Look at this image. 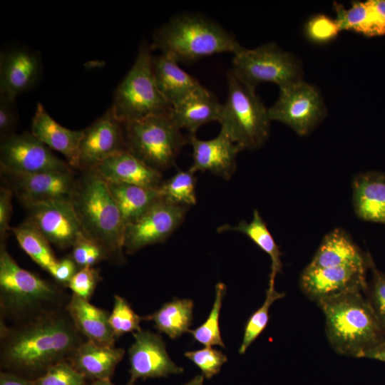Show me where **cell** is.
<instances>
[{
    "mask_svg": "<svg viewBox=\"0 0 385 385\" xmlns=\"http://www.w3.org/2000/svg\"><path fill=\"white\" fill-rule=\"evenodd\" d=\"M335 21L341 31H351L366 36L384 35L385 32L369 1H353L349 9L334 4Z\"/></svg>",
    "mask_w": 385,
    "mask_h": 385,
    "instance_id": "31",
    "label": "cell"
},
{
    "mask_svg": "<svg viewBox=\"0 0 385 385\" xmlns=\"http://www.w3.org/2000/svg\"><path fill=\"white\" fill-rule=\"evenodd\" d=\"M188 136L192 147L190 171H207L225 180L232 178L237 169V155L244 150L240 145L221 130L210 140H201L195 134Z\"/></svg>",
    "mask_w": 385,
    "mask_h": 385,
    "instance_id": "18",
    "label": "cell"
},
{
    "mask_svg": "<svg viewBox=\"0 0 385 385\" xmlns=\"http://www.w3.org/2000/svg\"><path fill=\"white\" fill-rule=\"evenodd\" d=\"M371 255L365 254L347 232L335 228L323 238L309 266L325 267L345 265H369Z\"/></svg>",
    "mask_w": 385,
    "mask_h": 385,
    "instance_id": "26",
    "label": "cell"
},
{
    "mask_svg": "<svg viewBox=\"0 0 385 385\" xmlns=\"http://www.w3.org/2000/svg\"><path fill=\"white\" fill-rule=\"evenodd\" d=\"M124 354L125 350L122 348L99 345L86 340L77 348L68 362L87 380H111Z\"/></svg>",
    "mask_w": 385,
    "mask_h": 385,
    "instance_id": "23",
    "label": "cell"
},
{
    "mask_svg": "<svg viewBox=\"0 0 385 385\" xmlns=\"http://www.w3.org/2000/svg\"><path fill=\"white\" fill-rule=\"evenodd\" d=\"M101 280L98 270L94 267H82L71 278L67 288L71 289V294L89 301Z\"/></svg>",
    "mask_w": 385,
    "mask_h": 385,
    "instance_id": "40",
    "label": "cell"
},
{
    "mask_svg": "<svg viewBox=\"0 0 385 385\" xmlns=\"http://www.w3.org/2000/svg\"><path fill=\"white\" fill-rule=\"evenodd\" d=\"M340 31L335 19L324 14H318L309 19L306 25V33L309 39L324 43L336 37Z\"/></svg>",
    "mask_w": 385,
    "mask_h": 385,
    "instance_id": "42",
    "label": "cell"
},
{
    "mask_svg": "<svg viewBox=\"0 0 385 385\" xmlns=\"http://www.w3.org/2000/svg\"><path fill=\"white\" fill-rule=\"evenodd\" d=\"M13 191L6 185L0 188V236L1 241L5 240L6 233L11 230L9 222L12 213L11 199Z\"/></svg>",
    "mask_w": 385,
    "mask_h": 385,
    "instance_id": "44",
    "label": "cell"
},
{
    "mask_svg": "<svg viewBox=\"0 0 385 385\" xmlns=\"http://www.w3.org/2000/svg\"><path fill=\"white\" fill-rule=\"evenodd\" d=\"M203 375H197L192 380L185 384L184 385H203Z\"/></svg>",
    "mask_w": 385,
    "mask_h": 385,
    "instance_id": "49",
    "label": "cell"
},
{
    "mask_svg": "<svg viewBox=\"0 0 385 385\" xmlns=\"http://www.w3.org/2000/svg\"><path fill=\"white\" fill-rule=\"evenodd\" d=\"M170 113L123 124L126 149L161 173L175 165L181 149L188 143V136L173 123Z\"/></svg>",
    "mask_w": 385,
    "mask_h": 385,
    "instance_id": "8",
    "label": "cell"
},
{
    "mask_svg": "<svg viewBox=\"0 0 385 385\" xmlns=\"http://www.w3.org/2000/svg\"><path fill=\"white\" fill-rule=\"evenodd\" d=\"M385 32V0H369Z\"/></svg>",
    "mask_w": 385,
    "mask_h": 385,
    "instance_id": "48",
    "label": "cell"
},
{
    "mask_svg": "<svg viewBox=\"0 0 385 385\" xmlns=\"http://www.w3.org/2000/svg\"><path fill=\"white\" fill-rule=\"evenodd\" d=\"M85 235L97 244L106 261L122 265L125 225L106 181L96 171H83L71 198Z\"/></svg>",
    "mask_w": 385,
    "mask_h": 385,
    "instance_id": "3",
    "label": "cell"
},
{
    "mask_svg": "<svg viewBox=\"0 0 385 385\" xmlns=\"http://www.w3.org/2000/svg\"><path fill=\"white\" fill-rule=\"evenodd\" d=\"M5 185L24 207L51 201H71L77 179L73 172L18 173L1 170Z\"/></svg>",
    "mask_w": 385,
    "mask_h": 385,
    "instance_id": "14",
    "label": "cell"
},
{
    "mask_svg": "<svg viewBox=\"0 0 385 385\" xmlns=\"http://www.w3.org/2000/svg\"><path fill=\"white\" fill-rule=\"evenodd\" d=\"M83 130L76 169L83 171L93 169L126 149L124 125L115 118L110 108Z\"/></svg>",
    "mask_w": 385,
    "mask_h": 385,
    "instance_id": "15",
    "label": "cell"
},
{
    "mask_svg": "<svg viewBox=\"0 0 385 385\" xmlns=\"http://www.w3.org/2000/svg\"><path fill=\"white\" fill-rule=\"evenodd\" d=\"M369 265H345L325 267L307 265L299 278L302 292L317 304L341 294L366 289Z\"/></svg>",
    "mask_w": 385,
    "mask_h": 385,
    "instance_id": "12",
    "label": "cell"
},
{
    "mask_svg": "<svg viewBox=\"0 0 385 385\" xmlns=\"http://www.w3.org/2000/svg\"><path fill=\"white\" fill-rule=\"evenodd\" d=\"M86 340L66 307L21 323L0 321L1 371L34 381Z\"/></svg>",
    "mask_w": 385,
    "mask_h": 385,
    "instance_id": "1",
    "label": "cell"
},
{
    "mask_svg": "<svg viewBox=\"0 0 385 385\" xmlns=\"http://www.w3.org/2000/svg\"><path fill=\"white\" fill-rule=\"evenodd\" d=\"M128 349L130 378L125 385H135L140 379L167 377L183 371L167 353L161 337L148 330L135 332Z\"/></svg>",
    "mask_w": 385,
    "mask_h": 385,
    "instance_id": "17",
    "label": "cell"
},
{
    "mask_svg": "<svg viewBox=\"0 0 385 385\" xmlns=\"http://www.w3.org/2000/svg\"><path fill=\"white\" fill-rule=\"evenodd\" d=\"M369 270L371 279L364 293L385 334V274L378 270L373 260Z\"/></svg>",
    "mask_w": 385,
    "mask_h": 385,
    "instance_id": "37",
    "label": "cell"
},
{
    "mask_svg": "<svg viewBox=\"0 0 385 385\" xmlns=\"http://www.w3.org/2000/svg\"><path fill=\"white\" fill-rule=\"evenodd\" d=\"M354 213L364 221L385 225V173L362 172L352 180Z\"/></svg>",
    "mask_w": 385,
    "mask_h": 385,
    "instance_id": "22",
    "label": "cell"
},
{
    "mask_svg": "<svg viewBox=\"0 0 385 385\" xmlns=\"http://www.w3.org/2000/svg\"><path fill=\"white\" fill-rule=\"evenodd\" d=\"M34 385H88L86 378L68 361L51 366Z\"/></svg>",
    "mask_w": 385,
    "mask_h": 385,
    "instance_id": "38",
    "label": "cell"
},
{
    "mask_svg": "<svg viewBox=\"0 0 385 385\" xmlns=\"http://www.w3.org/2000/svg\"><path fill=\"white\" fill-rule=\"evenodd\" d=\"M222 104L216 96L203 87L176 106L172 108L170 115L180 129L193 135L203 125L220 119Z\"/></svg>",
    "mask_w": 385,
    "mask_h": 385,
    "instance_id": "27",
    "label": "cell"
},
{
    "mask_svg": "<svg viewBox=\"0 0 385 385\" xmlns=\"http://www.w3.org/2000/svg\"><path fill=\"white\" fill-rule=\"evenodd\" d=\"M153 70L160 92L172 108L204 87L167 55L153 57Z\"/></svg>",
    "mask_w": 385,
    "mask_h": 385,
    "instance_id": "24",
    "label": "cell"
},
{
    "mask_svg": "<svg viewBox=\"0 0 385 385\" xmlns=\"http://www.w3.org/2000/svg\"><path fill=\"white\" fill-rule=\"evenodd\" d=\"M226 293V286L222 282L215 285V298L207 319L195 329L189 330L194 340L205 346H220L225 347L219 326V318L222 299Z\"/></svg>",
    "mask_w": 385,
    "mask_h": 385,
    "instance_id": "34",
    "label": "cell"
},
{
    "mask_svg": "<svg viewBox=\"0 0 385 385\" xmlns=\"http://www.w3.org/2000/svg\"><path fill=\"white\" fill-rule=\"evenodd\" d=\"M144 318L139 316L123 297L115 294L114 304L109 316V324L115 338L128 332L140 331V322Z\"/></svg>",
    "mask_w": 385,
    "mask_h": 385,
    "instance_id": "36",
    "label": "cell"
},
{
    "mask_svg": "<svg viewBox=\"0 0 385 385\" xmlns=\"http://www.w3.org/2000/svg\"><path fill=\"white\" fill-rule=\"evenodd\" d=\"M41 71V61L34 52L16 48L1 53L0 94L15 99L36 86Z\"/></svg>",
    "mask_w": 385,
    "mask_h": 385,
    "instance_id": "19",
    "label": "cell"
},
{
    "mask_svg": "<svg viewBox=\"0 0 385 385\" xmlns=\"http://www.w3.org/2000/svg\"><path fill=\"white\" fill-rule=\"evenodd\" d=\"M196 183L194 173L189 169L178 170L171 178L163 181L158 190L163 200L190 207L197 203Z\"/></svg>",
    "mask_w": 385,
    "mask_h": 385,
    "instance_id": "33",
    "label": "cell"
},
{
    "mask_svg": "<svg viewBox=\"0 0 385 385\" xmlns=\"http://www.w3.org/2000/svg\"><path fill=\"white\" fill-rule=\"evenodd\" d=\"M364 358L371 359L385 362V339L374 348L368 351Z\"/></svg>",
    "mask_w": 385,
    "mask_h": 385,
    "instance_id": "47",
    "label": "cell"
},
{
    "mask_svg": "<svg viewBox=\"0 0 385 385\" xmlns=\"http://www.w3.org/2000/svg\"><path fill=\"white\" fill-rule=\"evenodd\" d=\"M66 288L21 268L1 241V321L21 323L65 308L71 297Z\"/></svg>",
    "mask_w": 385,
    "mask_h": 385,
    "instance_id": "2",
    "label": "cell"
},
{
    "mask_svg": "<svg viewBox=\"0 0 385 385\" xmlns=\"http://www.w3.org/2000/svg\"><path fill=\"white\" fill-rule=\"evenodd\" d=\"M271 121L281 122L297 135H309L325 118L326 106L319 90L304 80L280 88L275 103L268 108Z\"/></svg>",
    "mask_w": 385,
    "mask_h": 385,
    "instance_id": "10",
    "label": "cell"
},
{
    "mask_svg": "<svg viewBox=\"0 0 385 385\" xmlns=\"http://www.w3.org/2000/svg\"><path fill=\"white\" fill-rule=\"evenodd\" d=\"M227 96L218 120L220 130L244 150H255L267 141L272 122L255 89L230 71L227 73Z\"/></svg>",
    "mask_w": 385,
    "mask_h": 385,
    "instance_id": "6",
    "label": "cell"
},
{
    "mask_svg": "<svg viewBox=\"0 0 385 385\" xmlns=\"http://www.w3.org/2000/svg\"><path fill=\"white\" fill-rule=\"evenodd\" d=\"M25 208L27 220L58 249L72 247L85 235L71 201L41 202Z\"/></svg>",
    "mask_w": 385,
    "mask_h": 385,
    "instance_id": "16",
    "label": "cell"
},
{
    "mask_svg": "<svg viewBox=\"0 0 385 385\" xmlns=\"http://www.w3.org/2000/svg\"><path fill=\"white\" fill-rule=\"evenodd\" d=\"M0 165L1 170L18 173L73 172L68 163L28 131L1 139Z\"/></svg>",
    "mask_w": 385,
    "mask_h": 385,
    "instance_id": "11",
    "label": "cell"
},
{
    "mask_svg": "<svg viewBox=\"0 0 385 385\" xmlns=\"http://www.w3.org/2000/svg\"><path fill=\"white\" fill-rule=\"evenodd\" d=\"M230 71L255 89L262 83H274L280 89L303 80L300 61L274 42L252 49L245 48L234 55Z\"/></svg>",
    "mask_w": 385,
    "mask_h": 385,
    "instance_id": "9",
    "label": "cell"
},
{
    "mask_svg": "<svg viewBox=\"0 0 385 385\" xmlns=\"http://www.w3.org/2000/svg\"><path fill=\"white\" fill-rule=\"evenodd\" d=\"M83 130H73L56 122L38 103L31 120V133L41 143L63 154L71 168H76Z\"/></svg>",
    "mask_w": 385,
    "mask_h": 385,
    "instance_id": "21",
    "label": "cell"
},
{
    "mask_svg": "<svg viewBox=\"0 0 385 385\" xmlns=\"http://www.w3.org/2000/svg\"><path fill=\"white\" fill-rule=\"evenodd\" d=\"M284 292H277L274 285H268L264 303L251 314L245 324L239 354H245L248 347L264 331L269 321L270 307L276 300L284 297Z\"/></svg>",
    "mask_w": 385,
    "mask_h": 385,
    "instance_id": "35",
    "label": "cell"
},
{
    "mask_svg": "<svg viewBox=\"0 0 385 385\" xmlns=\"http://www.w3.org/2000/svg\"><path fill=\"white\" fill-rule=\"evenodd\" d=\"M193 307L194 302L190 299H173L143 318L152 321L160 332L175 339L189 332L193 318Z\"/></svg>",
    "mask_w": 385,
    "mask_h": 385,
    "instance_id": "30",
    "label": "cell"
},
{
    "mask_svg": "<svg viewBox=\"0 0 385 385\" xmlns=\"http://www.w3.org/2000/svg\"><path fill=\"white\" fill-rule=\"evenodd\" d=\"M76 327L88 340L115 346V337L109 324L110 313L73 294L66 307Z\"/></svg>",
    "mask_w": 385,
    "mask_h": 385,
    "instance_id": "25",
    "label": "cell"
},
{
    "mask_svg": "<svg viewBox=\"0 0 385 385\" xmlns=\"http://www.w3.org/2000/svg\"><path fill=\"white\" fill-rule=\"evenodd\" d=\"M95 169L107 182L158 188L162 173L151 168L127 149L107 158Z\"/></svg>",
    "mask_w": 385,
    "mask_h": 385,
    "instance_id": "20",
    "label": "cell"
},
{
    "mask_svg": "<svg viewBox=\"0 0 385 385\" xmlns=\"http://www.w3.org/2000/svg\"><path fill=\"white\" fill-rule=\"evenodd\" d=\"M78 266L71 257L58 260L56 263L48 271L56 282L67 287L73 275L78 270Z\"/></svg>",
    "mask_w": 385,
    "mask_h": 385,
    "instance_id": "45",
    "label": "cell"
},
{
    "mask_svg": "<svg viewBox=\"0 0 385 385\" xmlns=\"http://www.w3.org/2000/svg\"><path fill=\"white\" fill-rule=\"evenodd\" d=\"M15 99L0 94V136L1 139L14 133L18 117L14 105Z\"/></svg>",
    "mask_w": 385,
    "mask_h": 385,
    "instance_id": "43",
    "label": "cell"
},
{
    "mask_svg": "<svg viewBox=\"0 0 385 385\" xmlns=\"http://www.w3.org/2000/svg\"><path fill=\"white\" fill-rule=\"evenodd\" d=\"M150 46L178 63H192L222 53L234 56L245 48L217 21L192 12L174 15L158 27Z\"/></svg>",
    "mask_w": 385,
    "mask_h": 385,
    "instance_id": "4",
    "label": "cell"
},
{
    "mask_svg": "<svg viewBox=\"0 0 385 385\" xmlns=\"http://www.w3.org/2000/svg\"><path fill=\"white\" fill-rule=\"evenodd\" d=\"M0 385H34V381L11 372L1 371Z\"/></svg>",
    "mask_w": 385,
    "mask_h": 385,
    "instance_id": "46",
    "label": "cell"
},
{
    "mask_svg": "<svg viewBox=\"0 0 385 385\" xmlns=\"http://www.w3.org/2000/svg\"><path fill=\"white\" fill-rule=\"evenodd\" d=\"M88 385H115L111 380H96L91 381Z\"/></svg>",
    "mask_w": 385,
    "mask_h": 385,
    "instance_id": "50",
    "label": "cell"
},
{
    "mask_svg": "<svg viewBox=\"0 0 385 385\" xmlns=\"http://www.w3.org/2000/svg\"><path fill=\"white\" fill-rule=\"evenodd\" d=\"M189 207L175 205L163 199L124 230V250L132 255L148 245L167 240L182 224Z\"/></svg>",
    "mask_w": 385,
    "mask_h": 385,
    "instance_id": "13",
    "label": "cell"
},
{
    "mask_svg": "<svg viewBox=\"0 0 385 385\" xmlns=\"http://www.w3.org/2000/svg\"><path fill=\"white\" fill-rule=\"evenodd\" d=\"M71 257L80 268L93 267L106 260L103 252L93 241L82 235L72 247Z\"/></svg>",
    "mask_w": 385,
    "mask_h": 385,
    "instance_id": "41",
    "label": "cell"
},
{
    "mask_svg": "<svg viewBox=\"0 0 385 385\" xmlns=\"http://www.w3.org/2000/svg\"><path fill=\"white\" fill-rule=\"evenodd\" d=\"M151 51L150 45L143 41L134 63L115 91L110 108L123 124L169 113L172 109L157 86Z\"/></svg>",
    "mask_w": 385,
    "mask_h": 385,
    "instance_id": "7",
    "label": "cell"
},
{
    "mask_svg": "<svg viewBox=\"0 0 385 385\" xmlns=\"http://www.w3.org/2000/svg\"><path fill=\"white\" fill-rule=\"evenodd\" d=\"M107 184L125 227L163 199L158 188L129 184Z\"/></svg>",
    "mask_w": 385,
    "mask_h": 385,
    "instance_id": "28",
    "label": "cell"
},
{
    "mask_svg": "<svg viewBox=\"0 0 385 385\" xmlns=\"http://www.w3.org/2000/svg\"><path fill=\"white\" fill-rule=\"evenodd\" d=\"M325 317V332L339 354L364 358L385 339L363 292H352L317 304Z\"/></svg>",
    "mask_w": 385,
    "mask_h": 385,
    "instance_id": "5",
    "label": "cell"
},
{
    "mask_svg": "<svg viewBox=\"0 0 385 385\" xmlns=\"http://www.w3.org/2000/svg\"><path fill=\"white\" fill-rule=\"evenodd\" d=\"M11 231L21 249L42 269L48 272L56 263L51 244L27 219Z\"/></svg>",
    "mask_w": 385,
    "mask_h": 385,
    "instance_id": "32",
    "label": "cell"
},
{
    "mask_svg": "<svg viewBox=\"0 0 385 385\" xmlns=\"http://www.w3.org/2000/svg\"><path fill=\"white\" fill-rule=\"evenodd\" d=\"M185 356L201 370L202 375L206 379H210L218 374L227 361V356L222 351L212 346L186 351Z\"/></svg>",
    "mask_w": 385,
    "mask_h": 385,
    "instance_id": "39",
    "label": "cell"
},
{
    "mask_svg": "<svg viewBox=\"0 0 385 385\" xmlns=\"http://www.w3.org/2000/svg\"><path fill=\"white\" fill-rule=\"evenodd\" d=\"M217 231L218 232L226 231L241 232L267 253L271 259L269 284L274 285L276 275L281 272L282 268V253L257 210H254L250 222L242 220L235 226L225 224L220 226Z\"/></svg>",
    "mask_w": 385,
    "mask_h": 385,
    "instance_id": "29",
    "label": "cell"
}]
</instances>
